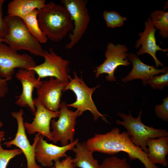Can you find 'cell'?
I'll list each match as a JSON object with an SVG mask.
<instances>
[{
	"label": "cell",
	"instance_id": "obj_1",
	"mask_svg": "<svg viewBox=\"0 0 168 168\" xmlns=\"http://www.w3.org/2000/svg\"><path fill=\"white\" fill-rule=\"evenodd\" d=\"M85 142L92 152L113 155L120 152H125L130 161L138 159L145 168H159L150 161L147 154L141 147L132 142L126 132L120 133L118 128H114L105 134H96Z\"/></svg>",
	"mask_w": 168,
	"mask_h": 168
},
{
	"label": "cell",
	"instance_id": "obj_2",
	"mask_svg": "<svg viewBox=\"0 0 168 168\" xmlns=\"http://www.w3.org/2000/svg\"><path fill=\"white\" fill-rule=\"evenodd\" d=\"M37 20L48 39L53 42L61 41L73 29V21L67 10L53 1L38 10Z\"/></svg>",
	"mask_w": 168,
	"mask_h": 168
},
{
	"label": "cell",
	"instance_id": "obj_3",
	"mask_svg": "<svg viewBox=\"0 0 168 168\" xmlns=\"http://www.w3.org/2000/svg\"><path fill=\"white\" fill-rule=\"evenodd\" d=\"M3 19L8 27L7 34L4 38L5 43L16 51L25 50L43 57L45 50L29 32L22 19L9 15Z\"/></svg>",
	"mask_w": 168,
	"mask_h": 168
},
{
	"label": "cell",
	"instance_id": "obj_4",
	"mask_svg": "<svg viewBox=\"0 0 168 168\" xmlns=\"http://www.w3.org/2000/svg\"><path fill=\"white\" fill-rule=\"evenodd\" d=\"M142 114V111L140 110L138 116L134 118L131 115L130 111L128 115L118 112V115L123 120H117L116 123L124 126L132 142L136 146L141 147L147 154L146 143L148 140L168 136V132L164 129L155 128L152 126L145 125L141 120Z\"/></svg>",
	"mask_w": 168,
	"mask_h": 168
},
{
	"label": "cell",
	"instance_id": "obj_5",
	"mask_svg": "<svg viewBox=\"0 0 168 168\" xmlns=\"http://www.w3.org/2000/svg\"><path fill=\"white\" fill-rule=\"evenodd\" d=\"M74 77L69 76V81L65 87L63 92L68 90L72 91L75 94L76 99L73 103L67 104L68 107L76 109L80 116L86 110L89 111L92 114L94 120H97L100 118L105 122L110 124L105 116L98 110L92 98L93 92L100 86L99 85L90 88L84 82L82 76L79 77L76 72H73Z\"/></svg>",
	"mask_w": 168,
	"mask_h": 168
},
{
	"label": "cell",
	"instance_id": "obj_6",
	"mask_svg": "<svg viewBox=\"0 0 168 168\" xmlns=\"http://www.w3.org/2000/svg\"><path fill=\"white\" fill-rule=\"evenodd\" d=\"M60 2L68 12L73 21V28L69 35V42L66 49H72L81 39L89 24L90 16L86 0H62Z\"/></svg>",
	"mask_w": 168,
	"mask_h": 168
},
{
	"label": "cell",
	"instance_id": "obj_7",
	"mask_svg": "<svg viewBox=\"0 0 168 168\" xmlns=\"http://www.w3.org/2000/svg\"><path fill=\"white\" fill-rule=\"evenodd\" d=\"M59 111L58 119H54L51 121L52 141L54 144L60 142L62 146H64L68 145L69 141L70 143L74 141L76 119L80 115L77 110H69L64 101L61 102Z\"/></svg>",
	"mask_w": 168,
	"mask_h": 168
},
{
	"label": "cell",
	"instance_id": "obj_8",
	"mask_svg": "<svg viewBox=\"0 0 168 168\" xmlns=\"http://www.w3.org/2000/svg\"><path fill=\"white\" fill-rule=\"evenodd\" d=\"M36 65L30 55L18 54L4 43H0V76L8 81L12 79L15 69H30Z\"/></svg>",
	"mask_w": 168,
	"mask_h": 168
},
{
	"label": "cell",
	"instance_id": "obj_9",
	"mask_svg": "<svg viewBox=\"0 0 168 168\" xmlns=\"http://www.w3.org/2000/svg\"><path fill=\"white\" fill-rule=\"evenodd\" d=\"M128 49L124 44L115 45L113 43H109L105 54V59L94 71L95 77L97 78L100 75L106 74L107 81H116L114 73L117 68L121 65L128 66L131 64L128 57Z\"/></svg>",
	"mask_w": 168,
	"mask_h": 168
},
{
	"label": "cell",
	"instance_id": "obj_10",
	"mask_svg": "<svg viewBox=\"0 0 168 168\" xmlns=\"http://www.w3.org/2000/svg\"><path fill=\"white\" fill-rule=\"evenodd\" d=\"M44 62L30 69L34 70L40 79L53 77L60 81H69L70 61L58 55L52 48L44 51Z\"/></svg>",
	"mask_w": 168,
	"mask_h": 168
},
{
	"label": "cell",
	"instance_id": "obj_11",
	"mask_svg": "<svg viewBox=\"0 0 168 168\" xmlns=\"http://www.w3.org/2000/svg\"><path fill=\"white\" fill-rule=\"evenodd\" d=\"M24 114L23 110L22 109L18 111L12 112V116L17 122V131L13 139L5 142L3 144L8 147L15 145L21 150L26 159L27 168H43L36 163L35 152L36 146L41 135L38 133L35 134L33 143L31 145L26 133L23 118Z\"/></svg>",
	"mask_w": 168,
	"mask_h": 168
},
{
	"label": "cell",
	"instance_id": "obj_12",
	"mask_svg": "<svg viewBox=\"0 0 168 168\" xmlns=\"http://www.w3.org/2000/svg\"><path fill=\"white\" fill-rule=\"evenodd\" d=\"M68 82L53 77L42 81L40 87L37 89V97L35 99L48 110L58 111L62 92Z\"/></svg>",
	"mask_w": 168,
	"mask_h": 168
},
{
	"label": "cell",
	"instance_id": "obj_13",
	"mask_svg": "<svg viewBox=\"0 0 168 168\" xmlns=\"http://www.w3.org/2000/svg\"><path fill=\"white\" fill-rule=\"evenodd\" d=\"M35 72L31 69H19L15 74L16 79L21 82L22 91L17 96L15 103L23 107H27L35 114L36 108L33 98V92L35 88L37 89L41 85L42 81L35 77Z\"/></svg>",
	"mask_w": 168,
	"mask_h": 168
},
{
	"label": "cell",
	"instance_id": "obj_14",
	"mask_svg": "<svg viewBox=\"0 0 168 168\" xmlns=\"http://www.w3.org/2000/svg\"><path fill=\"white\" fill-rule=\"evenodd\" d=\"M79 142L78 139L65 146H58L48 143L41 135L35 148V157L38 162L44 167H50L54 161L66 157L67 151L72 150Z\"/></svg>",
	"mask_w": 168,
	"mask_h": 168
},
{
	"label": "cell",
	"instance_id": "obj_15",
	"mask_svg": "<svg viewBox=\"0 0 168 168\" xmlns=\"http://www.w3.org/2000/svg\"><path fill=\"white\" fill-rule=\"evenodd\" d=\"M34 102L36 109L35 118L31 123H24L25 129L30 134L37 132L52 141L50 130L51 121L53 119L58 117L59 111L53 112L48 110L35 98Z\"/></svg>",
	"mask_w": 168,
	"mask_h": 168
},
{
	"label": "cell",
	"instance_id": "obj_16",
	"mask_svg": "<svg viewBox=\"0 0 168 168\" xmlns=\"http://www.w3.org/2000/svg\"><path fill=\"white\" fill-rule=\"evenodd\" d=\"M156 30L152 24L150 18H149L145 22L144 31L138 34L140 37L137 41L135 47L138 49L141 45V48L137 52V56L146 53L150 54L154 60L156 67L158 68L159 66L161 67L164 65L157 58L156 52L161 50L166 52L168 51V49H162L157 44L155 36Z\"/></svg>",
	"mask_w": 168,
	"mask_h": 168
},
{
	"label": "cell",
	"instance_id": "obj_17",
	"mask_svg": "<svg viewBox=\"0 0 168 168\" xmlns=\"http://www.w3.org/2000/svg\"><path fill=\"white\" fill-rule=\"evenodd\" d=\"M128 58L133 64V68L130 72L125 77L121 79L124 82L136 79L142 80L144 85L151 77L160 73H165L168 71L167 67L157 69L154 66L149 65L143 63L138 56L134 53L128 54Z\"/></svg>",
	"mask_w": 168,
	"mask_h": 168
},
{
	"label": "cell",
	"instance_id": "obj_18",
	"mask_svg": "<svg viewBox=\"0 0 168 168\" xmlns=\"http://www.w3.org/2000/svg\"><path fill=\"white\" fill-rule=\"evenodd\" d=\"M147 156L153 164H160L166 167L168 162L166 156L168 153V136L150 138L146 143Z\"/></svg>",
	"mask_w": 168,
	"mask_h": 168
},
{
	"label": "cell",
	"instance_id": "obj_19",
	"mask_svg": "<svg viewBox=\"0 0 168 168\" xmlns=\"http://www.w3.org/2000/svg\"><path fill=\"white\" fill-rule=\"evenodd\" d=\"M46 3L45 0H13L8 4V15L22 19L33 10L42 9Z\"/></svg>",
	"mask_w": 168,
	"mask_h": 168
},
{
	"label": "cell",
	"instance_id": "obj_20",
	"mask_svg": "<svg viewBox=\"0 0 168 168\" xmlns=\"http://www.w3.org/2000/svg\"><path fill=\"white\" fill-rule=\"evenodd\" d=\"M72 150L75 153L72 160L75 167L100 168L98 161L94 158L93 152L88 148L85 142H78Z\"/></svg>",
	"mask_w": 168,
	"mask_h": 168
},
{
	"label": "cell",
	"instance_id": "obj_21",
	"mask_svg": "<svg viewBox=\"0 0 168 168\" xmlns=\"http://www.w3.org/2000/svg\"><path fill=\"white\" fill-rule=\"evenodd\" d=\"M38 13V10H33L22 19L32 35L40 43L45 44L48 39L39 26L37 20Z\"/></svg>",
	"mask_w": 168,
	"mask_h": 168
},
{
	"label": "cell",
	"instance_id": "obj_22",
	"mask_svg": "<svg viewBox=\"0 0 168 168\" xmlns=\"http://www.w3.org/2000/svg\"><path fill=\"white\" fill-rule=\"evenodd\" d=\"M154 26L159 30V33L164 38L168 37V12L155 10L150 17Z\"/></svg>",
	"mask_w": 168,
	"mask_h": 168
},
{
	"label": "cell",
	"instance_id": "obj_23",
	"mask_svg": "<svg viewBox=\"0 0 168 168\" xmlns=\"http://www.w3.org/2000/svg\"><path fill=\"white\" fill-rule=\"evenodd\" d=\"M4 135V132H0V168H7L10 160L16 156L21 154L22 152L19 149L6 150L1 145V141Z\"/></svg>",
	"mask_w": 168,
	"mask_h": 168
},
{
	"label": "cell",
	"instance_id": "obj_24",
	"mask_svg": "<svg viewBox=\"0 0 168 168\" xmlns=\"http://www.w3.org/2000/svg\"><path fill=\"white\" fill-rule=\"evenodd\" d=\"M103 16L106 23V26L110 28L121 26L127 20L126 17L122 16L119 13L114 11L105 10Z\"/></svg>",
	"mask_w": 168,
	"mask_h": 168
},
{
	"label": "cell",
	"instance_id": "obj_25",
	"mask_svg": "<svg viewBox=\"0 0 168 168\" xmlns=\"http://www.w3.org/2000/svg\"><path fill=\"white\" fill-rule=\"evenodd\" d=\"M100 168H133L126 158H120L112 156L105 158L100 165Z\"/></svg>",
	"mask_w": 168,
	"mask_h": 168
},
{
	"label": "cell",
	"instance_id": "obj_26",
	"mask_svg": "<svg viewBox=\"0 0 168 168\" xmlns=\"http://www.w3.org/2000/svg\"><path fill=\"white\" fill-rule=\"evenodd\" d=\"M153 89L162 90L168 86V72L161 75H156L151 77L146 82Z\"/></svg>",
	"mask_w": 168,
	"mask_h": 168
},
{
	"label": "cell",
	"instance_id": "obj_27",
	"mask_svg": "<svg viewBox=\"0 0 168 168\" xmlns=\"http://www.w3.org/2000/svg\"><path fill=\"white\" fill-rule=\"evenodd\" d=\"M155 112L157 117L164 121H168V96L163 99L162 104L156 105Z\"/></svg>",
	"mask_w": 168,
	"mask_h": 168
},
{
	"label": "cell",
	"instance_id": "obj_28",
	"mask_svg": "<svg viewBox=\"0 0 168 168\" xmlns=\"http://www.w3.org/2000/svg\"><path fill=\"white\" fill-rule=\"evenodd\" d=\"M73 162L72 158L67 156L65 158L60 161L59 160L54 161V166L49 168H75Z\"/></svg>",
	"mask_w": 168,
	"mask_h": 168
},
{
	"label": "cell",
	"instance_id": "obj_29",
	"mask_svg": "<svg viewBox=\"0 0 168 168\" xmlns=\"http://www.w3.org/2000/svg\"><path fill=\"white\" fill-rule=\"evenodd\" d=\"M4 0H0V37L4 38L7 34L8 27L2 17L3 6Z\"/></svg>",
	"mask_w": 168,
	"mask_h": 168
},
{
	"label": "cell",
	"instance_id": "obj_30",
	"mask_svg": "<svg viewBox=\"0 0 168 168\" xmlns=\"http://www.w3.org/2000/svg\"><path fill=\"white\" fill-rule=\"evenodd\" d=\"M7 80L0 76V97H4L8 91Z\"/></svg>",
	"mask_w": 168,
	"mask_h": 168
},
{
	"label": "cell",
	"instance_id": "obj_31",
	"mask_svg": "<svg viewBox=\"0 0 168 168\" xmlns=\"http://www.w3.org/2000/svg\"><path fill=\"white\" fill-rule=\"evenodd\" d=\"M5 42V40L4 38H1L0 37V43H4Z\"/></svg>",
	"mask_w": 168,
	"mask_h": 168
},
{
	"label": "cell",
	"instance_id": "obj_32",
	"mask_svg": "<svg viewBox=\"0 0 168 168\" xmlns=\"http://www.w3.org/2000/svg\"><path fill=\"white\" fill-rule=\"evenodd\" d=\"M3 123L1 121H0V128L2 126Z\"/></svg>",
	"mask_w": 168,
	"mask_h": 168
}]
</instances>
